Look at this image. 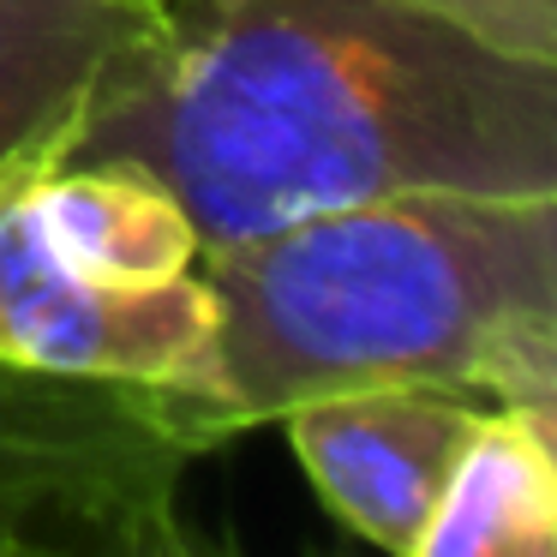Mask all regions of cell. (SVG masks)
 Here are the masks:
<instances>
[{"label":"cell","mask_w":557,"mask_h":557,"mask_svg":"<svg viewBox=\"0 0 557 557\" xmlns=\"http://www.w3.org/2000/svg\"><path fill=\"white\" fill-rule=\"evenodd\" d=\"M54 162H133L198 264L384 193L557 198V0H145Z\"/></svg>","instance_id":"6da1fadb"},{"label":"cell","mask_w":557,"mask_h":557,"mask_svg":"<svg viewBox=\"0 0 557 557\" xmlns=\"http://www.w3.org/2000/svg\"><path fill=\"white\" fill-rule=\"evenodd\" d=\"M216 413L246 432L366 384L557 413V198L384 193L198 264Z\"/></svg>","instance_id":"7a4b0ae2"},{"label":"cell","mask_w":557,"mask_h":557,"mask_svg":"<svg viewBox=\"0 0 557 557\" xmlns=\"http://www.w3.org/2000/svg\"><path fill=\"white\" fill-rule=\"evenodd\" d=\"M228 437L198 389L0 360V557L210 552L186 521V468Z\"/></svg>","instance_id":"3957f363"},{"label":"cell","mask_w":557,"mask_h":557,"mask_svg":"<svg viewBox=\"0 0 557 557\" xmlns=\"http://www.w3.org/2000/svg\"><path fill=\"white\" fill-rule=\"evenodd\" d=\"M30 174L37 169L0 181V360L54 377L174 384L205 396L216 324L205 276L193 270L162 288H109L73 270L37 228Z\"/></svg>","instance_id":"277c9868"},{"label":"cell","mask_w":557,"mask_h":557,"mask_svg":"<svg viewBox=\"0 0 557 557\" xmlns=\"http://www.w3.org/2000/svg\"><path fill=\"white\" fill-rule=\"evenodd\" d=\"M485 401L437 384H366L282 413L306 480L330 509L396 557H413L449 461Z\"/></svg>","instance_id":"5b68a950"},{"label":"cell","mask_w":557,"mask_h":557,"mask_svg":"<svg viewBox=\"0 0 557 557\" xmlns=\"http://www.w3.org/2000/svg\"><path fill=\"white\" fill-rule=\"evenodd\" d=\"M133 25V0H0V181L61 157Z\"/></svg>","instance_id":"8992f818"},{"label":"cell","mask_w":557,"mask_h":557,"mask_svg":"<svg viewBox=\"0 0 557 557\" xmlns=\"http://www.w3.org/2000/svg\"><path fill=\"white\" fill-rule=\"evenodd\" d=\"M42 240L109 288H162L198 270V228L181 198L133 162H42L30 174Z\"/></svg>","instance_id":"52a82bcc"},{"label":"cell","mask_w":557,"mask_h":557,"mask_svg":"<svg viewBox=\"0 0 557 557\" xmlns=\"http://www.w3.org/2000/svg\"><path fill=\"white\" fill-rule=\"evenodd\" d=\"M557 545V444L552 420L480 408L413 557H545Z\"/></svg>","instance_id":"ba28073f"},{"label":"cell","mask_w":557,"mask_h":557,"mask_svg":"<svg viewBox=\"0 0 557 557\" xmlns=\"http://www.w3.org/2000/svg\"><path fill=\"white\" fill-rule=\"evenodd\" d=\"M133 7H145V0H133Z\"/></svg>","instance_id":"9c48e42d"}]
</instances>
